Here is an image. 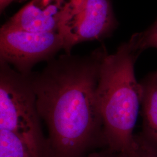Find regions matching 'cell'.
Returning <instances> with one entry per match:
<instances>
[{
    "label": "cell",
    "mask_w": 157,
    "mask_h": 157,
    "mask_svg": "<svg viewBox=\"0 0 157 157\" xmlns=\"http://www.w3.org/2000/svg\"><path fill=\"white\" fill-rule=\"evenodd\" d=\"M102 45L85 56L65 54L32 72L37 105L47 125L49 157H83L106 146L97 100Z\"/></svg>",
    "instance_id": "obj_1"
},
{
    "label": "cell",
    "mask_w": 157,
    "mask_h": 157,
    "mask_svg": "<svg viewBox=\"0 0 157 157\" xmlns=\"http://www.w3.org/2000/svg\"><path fill=\"white\" fill-rule=\"evenodd\" d=\"M140 54L129 40L101 64L97 100L106 146L115 153L128 147L135 135L141 94L135 64Z\"/></svg>",
    "instance_id": "obj_2"
},
{
    "label": "cell",
    "mask_w": 157,
    "mask_h": 157,
    "mask_svg": "<svg viewBox=\"0 0 157 157\" xmlns=\"http://www.w3.org/2000/svg\"><path fill=\"white\" fill-rule=\"evenodd\" d=\"M32 75H23L0 62V129L17 136L31 157H49Z\"/></svg>",
    "instance_id": "obj_3"
},
{
    "label": "cell",
    "mask_w": 157,
    "mask_h": 157,
    "mask_svg": "<svg viewBox=\"0 0 157 157\" xmlns=\"http://www.w3.org/2000/svg\"><path fill=\"white\" fill-rule=\"evenodd\" d=\"M64 47L59 32L32 33L4 25L0 29V62L13 66L25 75L32 73L37 63L53 59Z\"/></svg>",
    "instance_id": "obj_4"
},
{
    "label": "cell",
    "mask_w": 157,
    "mask_h": 157,
    "mask_svg": "<svg viewBox=\"0 0 157 157\" xmlns=\"http://www.w3.org/2000/svg\"><path fill=\"white\" fill-rule=\"evenodd\" d=\"M71 10L59 33L66 54L78 43L109 37L118 26L111 0H71Z\"/></svg>",
    "instance_id": "obj_5"
},
{
    "label": "cell",
    "mask_w": 157,
    "mask_h": 157,
    "mask_svg": "<svg viewBox=\"0 0 157 157\" xmlns=\"http://www.w3.org/2000/svg\"><path fill=\"white\" fill-rule=\"evenodd\" d=\"M71 7V0H31L4 25L32 33L59 32Z\"/></svg>",
    "instance_id": "obj_6"
},
{
    "label": "cell",
    "mask_w": 157,
    "mask_h": 157,
    "mask_svg": "<svg viewBox=\"0 0 157 157\" xmlns=\"http://www.w3.org/2000/svg\"><path fill=\"white\" fill-rule=\"evenodd\" d=\"M142 138L157 151V69L140 82Z\"/></svg>",
    "instance_id": "obj_7"
},
{
    "label": "cell",
    "mask_w": 157,
    "mask_h": 157,
    "mask_svg": "<svg viewBox=\"0 0 157 157\" xmlns=\"http://www.w3.org/2000/svg\"><path fill=\"white\" fill-rule=\"evenodd\" d=\"M0 157H32L26 144L17 136L0 129Z\"/></svg>",
    "instance_id": "obj_8"
},
{
    "label": "cell",
    "mask_w": 157,
    "mask_h": 157,
    "mask_svg": "<svg viewBox=\"0 0 157 157\" xmlns=\"http://www.w3.org/2000/svg\"><path fill=\"white\" fill-rule=\"evenodd\" d=\"M115 154V157H157V151L142 138L134 135L133 140L124 150Z\"/></svg>",
    "instance_id": "obj_9"
},
{
    "label": "cell",
    "mask_w": 157,
    "mask_h": 157,
    "mask_svg": "<svg viewBox=\"0 0 157 157\" xmlns=\"http://www.w3.org/2000/svg\"><path fill=\"white\" fill-rule=\"evenodd\" d=\"M130 40L141 53L149 48L157 49V19L144 32L134 34Z\"/></svg>",
    "instance_id": "obj_10"
},
{
    "label": "cell",
    "mask_w": 157,
    "mask_h": 157,
    "mask_svg": "<svg viewBox=\"0 0 157 157\" xmlns=\"http://www.w3.org/2000/svg\"><path fill=\"white\" fill-rule=\"evenodd\" d=\"M83 157H115V154L108 149L107 151L92 152Z\"/></svg>",
    "instance_id": "obj_11"
},
{
    "label": "cell",
    "mask_w": 157,
    "mask_h": 157,
    "mask_svg": "<svg viewBox=\"0 0 157 157\" xmlns=\"http://www.w3.org/2000/svg\"><path fill=\"white\" fill-rule=\"evenodd\" d=\"M25 0H0V10L1 12L3 11L6 8L10 5L12 2L14 1H19L22 2Z\"/></svg>",
    "instance_id": "obj_12"
}]
</instances>
